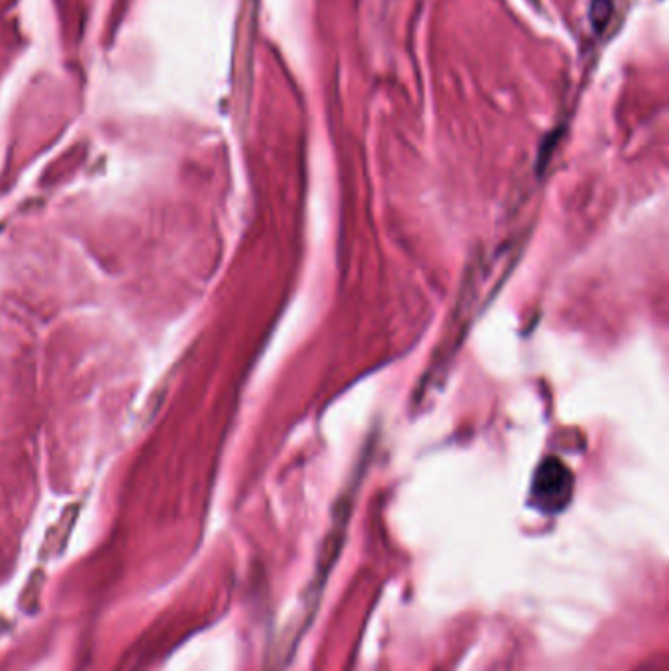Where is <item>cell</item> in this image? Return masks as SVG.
Here are the masks:
<instances>
[{
  "instance_id": "1",
  "label": "cell",
  "mask_w": 669,
  "mask_h": 671,
  "mask_svg": "<svg viewBox=\"0 0 669 671\" xmlns=\"http://www.w3.org/2000/svg\"><path fill=\"white\" fill-rule=\"evenodd\" d=\"M573 495V475L558 460H548L538 467L532 481V505L546 513H562Z\"/></svg>"
}]
</instances>
